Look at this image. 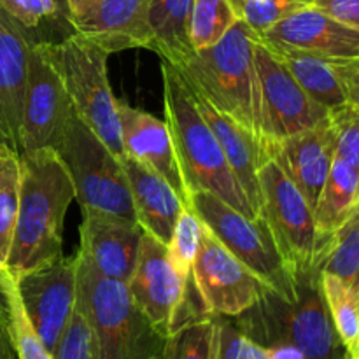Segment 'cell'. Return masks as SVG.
Instances as JSON below:
<instances>
[{"label":"cell","mask_w":359,"mask_h":359,"mask_svg":"<svg viewBox=\"0 0 359 359\" xmlns=\"http://www.w3.org/2000/svg\"><path fill=\"white\" fill-rule=\"evenodd\" d=\"M210 359H272L266 347L252 342L235 325L233 318L212 316Z\"/></svg>","instance_id":"1f68e13d"},{"label":"cell","mask_w":359,"mask_h":359,"mask_svg":"<svg viewBox=\"0 0 359 359\" xmlns=\"http://www.w3.org/2000/svg\"><path fill=\"white\" fill-rule=\"evenodd\" d=\"M233 321L248 339L263 347L291 346L305 359H349L333 326L316 266L298 270L293 298L266 290Z\"/></svg>","instance_id":"7a4b0ae2"},{"label":"cell","mask_w":359,"mask_h":359,"mask_svg":"<svg viewBox=\"0 0 359 359\" xmlns=\"http://www.w3.org/2000/svg\"><path fill=\"white\" fill-rule=\"evenodd\" d=\"M202 221L189 205L182 207L175 219L172 235L167 242V252L170 263L184 280H191L193 263L200 245Z\"/></svg>","instance_id":"4dcf8cb0"},{"label":"cell","mask_w":359,"mask_h":359,"mask_svg":"<svg viewBox=\"0 0 359 359\" xmlns=\"http://www.w3.org/2000/svg\"><path fill=\"white\" fill-rule=\"evenodd\" d=\"M259 35L237 20L219 42L170 63L186 86L256 132L255 46Z\"/></svg>","instance_id":"277c9868"},{"label":"cell","mask_w":359,"mask_h":359,"mask_svg":"<svg viewBox=\"0 0 359 359\" xmlns=\"http://www.w3.org/2000/svg\"><path fill=\"white\" fill-rule=\"evenodd\" d=\"M0 9L25 32L34 30L48 20H63L69 23L67 13L56 0H0Z\"/></svg>","instance_id":"8d00e7d4"},{"label":"cell","mask_w":359,"mask_h":359,"mask_svg":"<svg viewBox=\"0 0 359 359\" xmlns=\"http://www.w3.org/2000/svg\"><path fill=\"white\" fill-rule=\"evenodd\" d=\"M70 28L112 53L153 48L149 0H93L69 20Z\"/></svg>","instance_id":"2e32d148"},{"label":"cell","mask_w":359,"mask_h":359,"mask_svg":"<svg viewBox=\"0 0 359 359\" xmlns=\"http://www.w3.org/2000/svg\"><path fill=\"white\" fill-rule=\"evenodd\" d=\"M0 359H16L9 333V323H7V309L6 302H4V294L0 298Z\"/></svg>","instance_id":"ab89813d"},{"label":"cell","mask_w":359,"mask_h":359,"mask_svg":"<svg viewBox=\"0 0 359 359\" xmlns=\"http://www.w3.org/2000/svg\"><path fill=\"white\" fill-rule=\"evenodd\" d=\"M212 316L175 330L165 340L161 359H210Z\"/></svg>","instance_id":"836d02e7"},{"label":"cell","mask_w":359,"mask_h":359,"mask_svg":"<svg viewBox=\"0 0 359 359\" xmlns=\"http://www.w3.org/2000/svg\"><path fill=\"white\" fill-rule=\"evenodd\" d=\"M72 114V104L58 74L42 53L41 44L32 42L21 105L20 153L55 147Z\"/></svg>","instance_id":"5bb4252c"},{"label":"cell","mask_w":359,"mask_h":359,"mask_svg":"<svg viewBox=\"0 0 359 359\" xmlns=\"http://www.w3.org/2000/svg\"><path fill=\"white\" fill-rule=\"evenodd\" d=\"M359 205V168L335 156L314 207L318 241L342 226Z\"/></svg>","instance_id":"603a6c76"},{"label":"cell","mask_w":359,"mask_h":359,"mask_svg":"<svg viewBox=\"0 0 359 359\" xmlns=\"http://www.w3.org/2000/svg\"><path fill=\"white\" fill-rule=\"evenodd\" d=\"M314 266L359 291V205L332 235L318 241Z\"/></svg>","instance_id":"484cf974"},{"label":"cell","mask_w":359,"mask_h":359,"mask_svg":"<svg viewBox=\"0 0 359 359\" xmlns=\"http://www.w3.org/2000/svg\"><path fill=\"white\" fill-rule=\"evenodd\" d=\"M30 48L27 32L0 9V128L18 153Z\"/></svg>","instance_id":"44dd1931"},{"label":"cell","mask_w":359,"mask_h":359,"mask_svg":"<svg viewBox=\"0 0 359 359\" xmlns=\"http://www.w3.org/2000/svg\"><path fill=\"white\" fill-rule=\"evenodd\" d=\"M0 144H9V142H7V139H6V135H4V132H2V128H0ZM9 146H11V144H9ZM11 147H13V146H11Z\"/></svg>","instance_id":"7bdbcfd3"},{"label":"cell","mask_w":359,"mask_h":359,"mask_svg":"<svg viewBox=\"0 0 359 359\" xmlns=\"http://www.w3.org/2000/svg\"><path fill=\"white\" fill-rule=\"evenodd\" d=\"M90 2H93V0H65L67 16H69V20L72 16H76V14H79Z\"/></svg>","instance_id":"b9f144b4"},{"label":"cell","mask_w":359,"mask_h":359,"mask_svg":"<svg viewBox=\"0 0 359 359\" xmlns=\"http://www.w3.org/2000/svg\"><path fill=\"white\" fill-rule=\"evenodd\" d=\"M0 298H2V290H0Z\"/></svg>","instance_id":"bcb514c9"},{"label":"cell","mask_w":359,"mask_h":359,"mask_svg":"<svg viewBox=\"0 0 359 359\" xmlns=\"http://www.w3.org/2000/svg\"><path fill=\"white\" fill-rule=\"evenodd\" d=\"M77 255V307L97 337L100 359H153L165 337L139 311L128 284L102 276Z\"/></svg>","instance_id":"5b68a950"},{"label":"cell","mask_w":359,"mask_h":359,"mask_svg":"<svg viewBox=\"0 0 359 359\" xmlns=\"http://www.w3.org/2000/svg\"><path fill=\"white\" fill-rule=\"evenodd\" d=\"M118 118L121 144L126 156L156 172L188 205V191L182 182L181 168L167 123L149 112L132 107L125 100H118Z\"/></svg>","instance_id":"d6986e66"},{"label":"cell","mask_w":359,"mask_h":359,"mask_svg":"<svg viewBox=\"0 0 359 359\" xmlns=\"http://www.w3.org/2000/svg\"><path fill=\"white\" fill-rule=\"evenodd\" d=\"M191 283L209 316L237 318L269 287L202 224Z\"/></svg>","instance_id":"7c38bea8"},{"label":"cell","mask_w":359,"mask_h":359,"mask_svg":"<svg viewBox=\"0 0 359 359\" xmlns=\"http://www.w3.org/2000/svg\"><path fill=\"white\" fill-rule=\"evenodd\" d=\"M20 153L0 144V270L7 266L20 207Z\"/></svg>","instance_id":"f1b7e54d"},{"label":"cell","mask_w":359,"mask_h":359,"mask_svg":"<svg viewBox=\"0 0 359 359\" xmlns=\"http://www.w3.org/2000/svg\"><path fill=\"white\" fill-rule=\"evenodd\" d=\"M335 132V156L359 168V107L346 104L330 112Z\"/></svg>","instance_id":"d590c367"},{"label":"cell","mask_w":359,"mask_h":359,"mask_svg":"<svg viewBox=\"0 0 359 359\" xmlns=\"http://www.w3.org/2000/svg\"><path fill=\"white\" fill-rule=\"evenodd\" d=\"M189 90V88H188ZM200 114L212 133L216 135L224 158L233 172L235 179L241 184L242 191L248 196L256 216L262 212V191H259V167L265 160L262 139L256 132L235 121L224 112L217 111L212 104L200 97L198 93L189 90Z\"/></svg>","instance_id":"ffe728a7"},{"label":"cell","mask_w":359,"mask_h":359,"mask_svg":"<svg viewBox=\"0 0 359 359\" xmlns=\"http://www.w3.org/2000/svg\"><path fill=\"white\" fill-rule=\"evenodd\" d=\"M272 359H305L304 354L298 349L291 346H276V347H266Z\"/></svg>","instance_id":"60d3db41"},{"label":"cell","mask_w":359,"mask_h":359,"mask_svg":"<svg viewBox=\"0 0 359 359\" xmlns=\"http://www.w3.org/2000/svg\"><path fill=\"white\" fill-rule=\"evenodd\" d=\"M256 133L263 139H283L319 125L330 111L312 100L277 58L258 39L255 46Z\"/></svg>","instance_id":"30bf717a"},{"label":"cell","mask_w":359,"mask_h":359,"mask_svg":"<svg viewBox=\"0 0 359 359\" xmlns=\"http://www.w3.org/2000/svg\"><path fill=\"white\" fill-rule=\"evenodd\" d=\"M195 0H149L153 48L161 60L175 63L191 51L188 39L189 13Z\"/></svg>","instance_id":"d4e9b609"},{"label":"cell","mask_w":359,"mask_h":359,"mask_svg":"<svg viewBox=\"0 0 359 359\" xmlns=\"http://www.w3.org/2000/svg\"><path fill=\"white\" fill-rule=\"evenodd\" d=\"M58 74L77 118L121 160L118 98L112 95L107 74L109 53L72 32L60 42H39Z\"/></svg>","instance_id":"8992f818"},{"label":"cell","mask_w":359,"mask_h":359,"mask_svg":"<svg viewBox=\"0 0 359 359\" xmlns=\"http://www.w3.org/2000/svg\"><path fill=\"white\" fill-rule=\"evenodd\" d=\"M311 6L333 20L359 30V0H311Z\"/></svg>","instance_id":"f35d334b"},{"label":"cell","mask_w":359,"mask_h":359,"mask_svg":"<svg viewBox=\"0 0 359 359\" xmlns=\"http://www.w3.org/2000/svg\"><path fill=\"white\" fill-rule=\"evenodd\" d=\"M262 212L280 255L294 273L314 266L318 228L314 209L276 160L265 154L259 167Z\"/></svg>","instance_id":"8fae6325"},{"label":"cell","mask_w":359,"mask_h":359,"mask_svg":"<svg viewBox=\"0 0 359 359\" xmlns=\"http://www.w3.org/2000/svg\"><path fill=\"white\" fill-rule=\"evenodd\" d=\"M262 139L266 156L280 165L314 209L335 160V132L328 119L283 139Z\"/></svg>","instance_id":"9a60e30c"},{"label":"cell","mask_w":359,"mask_h":359,"mask_svg":"<svg viewBox=\"0 0 359 359\" xmlns=\"http://www.w3.org/2000/svg\"><path fill=\"white\" fill-rule=\"evenodd\" d=\"M126 284L139 311L165 339L202 316V307L193 304V283L174 269L167 244L147 231L142 233L135 269Z\"/></svg>","instance_id":"9c48e42d"},{"label":"cell","mask_w":359,"mask_h":359,"mask_svg":"<svg viewBox=\"0 0 359 359\" xmlns=\"http://www.w3.org/2000/svg\"><path fill=\"white\" fill-rule=\"evenodd\" d=\"M20 207L6 270L20 277L63 255V226L76 200L72 179L53 147L20 153Z\"/></svg>","instance_id":"6da1fadb"},{"label":"cell","mask_w":359,"mask_h":359,"mask_svg":"<svg viewBox=\"0 0 359 359\" xmlns=\"http://www.w3.org/2000/svg\"><path fill=\"white\" fill-rule=\"evenodd\" d=\"M321 290L349 359H359V291L339 277L323 272Z\"/></svg>","instance_id":"4316f807"},{"label":"cell","mask_w":359,"mask_h":359,"mask_svg":"<svg viewBox=\"0 0 359 359\" xmlns=\"http://www.w3.org/2000/svg\"><path fill=\"white\" fill-rule=\"evenodd\" d=\"M53 359H100L97 337L77 304L53 351Z\"/></svg>","instance_id":"e575fe53"},{"label":"cell","mask_w":359,"mask_h":359,"mask_svg":"<svg viewBox=\"0 0 359 359\" xmlns=\"http://www.w3.org/2000/svg\"><path fill=\"white\" fill-rule=\"evenodd\" d=\"M0 290L6 302L7 323H9V333L16 359H53V354L35 332L25 311L16 279L6 269L0 270Z\"/></svg>","instance_id":"83f0119b"},{"label":"cell","mask_w":359,"mask_h":359,"mask_svg":"<svg viewBox=\"0 0 359 359\" xmlns=\"http://www.w3.org/2000/svg\"><path fill=\"white\" fill-rule=\"evenodd\" d=\"M337 77L340 81L347 104L359 107V56L356 58L330 60Z\"/></svg>","instance_id":"74e56055"},{"label":"cell","mask_w":359,"mask_h":359,"mask_svg":"<svg viewBox=\"0 0 359 359\" xmlns=\"http://www.w3.org/2000/svg\"><path fill=\"white\" fill-rule=\"evenodd\" d=\"M165 123L170 130L175 156L188 198L209 191L249 217H258L235 179L216 135L200 114L177 70L161 60ZM189 203V202H188Z\"/></svg>","instance_id":"3957f363"},{"label":"cell","mask_w":359,"mask_h":359,"mask_svg":"<svg viewBox=\"0 0 359 359\" xmlns=\"http://www.w3.org/2000/svg\"><path fill=\"white\" fill-rule=\"evenodd\" d=\"M53 149L60 154L81 209L137 221L130 186L119 158L74 112Z\"/></svg>","instance_id":"52a82bcc"},{"label":"cell","mask_w":359,"mask_h":359,"mask_svg":"<svg viewBox=\"0 0 359 359\" xmlns=\"http://www.w3.org/2000/svg\"><path fill=\"white\" fill-rule=\"evenodd\" d=\"M79 233L77 252L102 276L128 283L139 256L142 226L137 221L83 209Z\"/></svg>","instance_id":"e0dca14e"},{"label":"cell","mask_w":359,"mask_h":359,"mask_svg":"<svg viewBox=\"0 0 359 359\" xmlns=\"http://www.w3.org/2000/svg\"><path fill=\"white\" fill-rule=\"evenodd\" d=\"M262 41L269 46L300 49L326 60L359 56V30L312 6L302 7L273 25L262 35Z\"/></svg>","instance_id":"ac0fdd59"},{"label":"cell","mask_w":359,"mask_h":359,"mask_svg":"<svg viewBox=\"0 0 359 359\" xmlns=\"http://www.w3.org/2000/svg\"><path fill=\"white\" fill-rule=\"evenodd\" d=\"M56 2H58V4H60V6H62V7H63V11H65V13H67V7H65V0H56ZM67 18H69V16H67Z\"/></svg>","instance_id":"ee69618b"},{"label":"cell","mask_w":359,"mask_h":359,"mask_svg":"<svg viewBox=\"0 0 359 359\" xmlns=\"http://www.w3.org/2000/svg\"><path fill=\"white\" fill-rule=\"evenodd\" d=\"M14 279L35 332L53 354L77 304V255H62Z\"/></svg>","instance_id":"4fadbf2b"},{"label":"cell","mask_w":359,"mask_h":359,"mask_svg":"<svg viewBox=\"0 0 359 359\" xmlns=\"http://www.w3.org/2000/svg\"><path fill=\"white\" fill-rule=\"evenodd\" d=\"M189 207L214 237L244 263L269 290L284 298L294 297L297 273L280 255L269 224L262 216L249 217L209 191L189 196Z\"/></svg>","instance_id":"ba28073f"},{"label":"cell","mask_w":359,"mask_h":359,"mask_svg":"<svg viewBox=\"0 0 359 359\" xmlns=\"http://www.w3.org/2000/svg\"><path fill=\"white\" fill-rule=\"evenodd\" d=\"M237 16L230 0H195L189 13L188 39L191 49H205L221 41Z\"/></svg>","instance_id":"f546056e"},{"label":"cell","mask_w":359,"mask_h":359,"mask_svg":"<svg viewBox=\"0 0 359 359\" xmlns=\"http://www.w3.org/2000/svg\"><path fill=\"white\" fill-rule=\"evenodd\" d=\"M153 359H161V354H160V356H156V358H153Z\"/></svg>","instance_id":"f6af8a7d"},{"label":"cell","mask_w":359,"mask_h":359,"mask_svg":"<svg viewBox=\"0 0 359 359\" xmlns=\"http://www.w3.org/2000/svg\"><path fill=\"white\" fill-rule=\"evenodd\" d=\"M230 4L237 20L244 21L262 37L284 18L311 6V0H230Z\"/></svg>","instance_id":"d6a6232c"},{"label":"cell","mask_w":359,"mask_h":359,"mask_svg":"<svg viewBox=\"0 0 359 359\" xmlns=\"http://www.w3.org/2000/svg\"><path fill=\"white\" fill-rule=\"evenodd\" d=\"M119 161L125 168L137 223L142 226L144 231L167 244L175 219L186 203L163 177H160L146 165L139 163L126 154Z\"/></svg>","instance_id":"7402d4cb"},{"label":"cell","mask_w":359,"mask_h":359,"mask_svg":"<svg viewBox=\"0 0 359 359\" xmlns=\"http://www.w3.org/2000/svg\"><path fill=\"white\" fill-rule=\"evenodd\" d=\"M270 48L276 53L277 58L284 63V67L290 70L298 86L312 100L328 109L330 112L347 104L346 93L340 86V81L330 60L312 55V53L300 51V49L279 48V46H270Z\"/></svg>","instance_id":"cb8c5ba5"}]
</instances>
